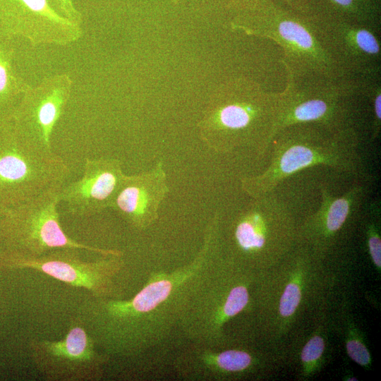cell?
<instances>
[{
  "label": "cell",
  "instance_id": "1",
  "mask_svg": "<svg viewBox=\"0 0 381 381\" xmlns=\"http://www.w3.org/2000/svg\"><path fill=\"white\" fill-rule=\"evenodd\" d=\"M276 82L253 74L226 75L212 92L198 126L202 140L222 155H246L266 167L281 112Z\"/></svg>",
  "mask_w": 381,
  "mask_h": 381
},
{
  "label": "cell",
  "instance_id": "2",
  "mask_svg": "<svg viewBox=\"0 0 381 381\" xmlns=\"http://www.w3.org/2000/svg\"><path fill=\"white\" fill-rule=\"evenodd\" d=\"M362 136L357 129L332 131L311 123L286 126L274 138L266 167L256 174L241 177V188L248 196H259L291 176L319 166L353 179L370 177L361 151Z\"/></svg>",
  "mask_w": 381,
  "mask_h": 381
},
{
  "label": "cell",
  "instance_id": "3",
  "mask_svg": "<svg viewBox=\"0 0 381 381\" xmlns=\"http://www.w3.org/2000/svg\"><path fill=\"white\" fill-rule=\"evenodd\" d=\"M231 13V28L274 42L282 53L285 71L291 74L346 76L325 47L313 14L281 0H256Z\"/></svg>",
  "mask_w": 381,
  "mask_h": 381
},
{
  "label": "cell",
  "instance_id": "4",
  "mask_svg": "<svg viewBox=\"0 0 381 381\" xmlns=\"http://www.w3.org/2000/svg\"><path fill=\"white\" fill-rule=\"evenodd\" d=\"M285 71L278 131L303 123L332 131H363L365 110L370 109L357 77L298 76Z\"/></svg>",
  "mask_w": 381,
  "mask_h": 381
},
{
  "label": "cell",
  "instance_id": "5",
  "mask_svg": "<svg viewBox=\"0 0 381 381\" xmlns=\"http://www.w3.org/2000/svg\"><path fill=\"white\" fill-rule=\"evenodd\" d=\"M61 186L48 189L0 212V243L3 249L28 256H40L67 248L102 255H121L117 250L80 243L65 233L57 210Z\"/></svg>",
  "mask_w": 381,
  "mask_h": 381
},
{
  "label": "cell",
  "instance_id": "6",
  "mask_svg": "<svg viewBox=\"0 0 381 381\" xmlns=\"http://www.w3.org/2000/svg\"><path fill=\"white\" fill-rule=\"evenodd\" d=\"M70 170L52 152L32 147L16 135L12 121L0 140V212L65 183Z\"/></svg>",
  "mask_w": 381,
  "mask_h": 381
},
{
  "label": "cell",
  "instance_id": "7",
  "mask_svg": "<svg viewBox=\"0 0 381 381\" xmlns=\"http://www.w3.org/2000/svg\"><path fill=\"white\" fill-rule=\"evenodd\" d=\"M121 255H103L83 260L75 248H59L40 256H28L0 250V270L30 269L45 274L69 286L84 289L95 297H110L114 278L124 264Z\"/></svg>",
  "mask_w": 381,
  "mask_h": 381
},
{
  "label": "cell",
  "instance_id": "8",
  "mask_svg": "<svg viewBox=\"0 0 381 381\" xmlns=\"http://www.w3.org/2000/svg\"><path fill=\"white\" fill-rule=\"evenodd\" d=\"M29 350L36 369L50 381L97 380L109 358L97 351L94 339L78 315L71 320L63 338H33Z\"/></svg>",
  "mask_w": 381,
  "mask_h": 381
},
{
  "label": "cell",
  "instance_id": "9",
  "mask_svg": "<svg viewBox=\"0 0 381 381\" xmlns=\"http://www.w3.org/2000/svg\"><path fill=\"white\" fill-rule=\"evenodd\" d=\"M73 81L67 73L44 78L22 95L11 121L20 140L36 149L52 152L51 137L71 98Z\"/></svg>",
  "mask_w": 381,
  "mask_h": 381
},
{
  "label": "cell",
  "instance_id": "10",
  "mask_svg": "<svg viewBox=\"0 0 381 381\" xmlns=\"http://www.w3.org/2000/svg\"><path fill=\"white\" fill-rule=\"evenodd\" d=\"M325 47L346 76L381 71V28L313 14Z\"/></svg>",
  "mask_w": 381,
  "mask_h": 381
},
{
  "label": "cell",
  "instance_id": "11",
  "mask_svg": "<svg viewBox=\"0 0 381 381\" xmlns=\"http://www.w3.org/2000/svg\"><path fill=\"white\" fill-rule=\"evenodd\" d=\"M0 28L33 46H66L79 40L82 25L58 14L47 0H0Z\"/></svg>",
  "mask_w": 381,
  "mask_h": 381
},
{
  "label": "cell",
  "instance_id": "12",
  "mask_svg": "<svg viewBox=\"0 0 381 381\" xmlns=\"http://www.w3.org/2000/svg\"><path fill=\"white\" fill-rule=\"evenodd\" d=\"M126 175L116 159H86L82 177L61 186L60 203L73 216L97 214L112 207Z\"/></svg>",
  "mask_w": 381,
  "mask_h": 381
},
{
  "label": "cell",
  "instance_id": "13",
  "mask_svg": "<svg viewBox=\"0 0 381 381\" xmlns=\"http://www.w3.org/2000/svg\"><path fill=\"white\" fill-rule=\"evenodd\" d=\"M169 192L163 163L150 171L126 175L112 209L131 226L144 229L158 218L159 205Z\"/></svg>",
  "mask_w": 381,
  "mask_h": 381
},
{
  "label": "cell",
  "instance_id": "14",
  "mask_svg": "<svg viewBox=\"0 0 381 381\" xmlns=\"http://www.w3.org/2000/svg\"><path fill=\"white\" fill-rule=\"evenodd\" d=\"M320 205L317 211L306 219L303 230L315 243L324 244L346 221L361 211L373 190L372 177L355 179L352 185L336 195L326 182L318 185Z\"/></svg>",
  "mask_w": 381,
  "mask_h": 381
},
{
  "label": "cell",
  "instance_id": "15",
  "mask_svg": "<svg viewBox=\"0 0 381 381\" xmlns=\"http://www.w3.org/2000/svg\"><path fill=\"white\" fill-rule=\"evenodd\" d=\"M14 38L0 28V114L11 119L23 93L30 87L14 66Z\"/></svg>",
  "mask_w": 381,
  "mask_h": 381
},
{
  "label": "cell",
  "instance_id": "16",
  "mask_svg": "<svg viewBox=\"0 0 381 381\" xmlns=\"http://www.w3.org/2000/svg\"><path fill=\"white\" fill-rule=\"evenodd\" d=\"M312 14L381 28V0H308Z\"/></svg>",
  "mask_w": 381,
  "mask_h": 381
},
{
  "label": "cell",
  "instance_id": "17",
  "mask_svg": "<svg viewBox=\"0 0 381 381\" xmlns=\"http://www.w3.org/2000/svg\"><path fill=\"white\" fill-rule=\"evenodd\" d=\"M356 77L368 103L370 114L369 138L373 142L379 138L381 131V71Z\"/></svg>",
  "mask_w": 381,
  "mask_h": 381
},
{
  "label": "cell",
  "instance_id": "18",
  "mask_svg": "<svg viewBox=\"0 0 381 381\" xmlns=\"http://www.w3.org/2000/svg\"><path fill=\"white\" fill-rule=\"evenodd\" d=\"M367 218V242L369 253L374 264L381 267V239L379 233L378 221L380 218L381 205L378 199L368 200L363 207Z\"/></svg>",
  "mask_w": 381,
  "mask_h": 381
},
{
  "label": "cell",
  "instance_id": "19",
  "mask_svg": "<svg viewBox=\"0 0 381 381\" xmlns=\"http://www.w3.org/2000/svg\"><path fill=\"white\" fill-rule=\"evenodd\" d=\"M216 361L221 369L236 372L246 368L250 364L251 358L244 351L229 350L219 353Z\"/></svg>",
  "mask_w": 381,
  "mask_h": 381
},
{
  "label": "cell",
  "instance_id": "20",
  "mask_svg": "<svg viewBox=\"0 0 381 381\" xmlns=\"http://www.w3.org/2000/svg\"><path fill=\"white\" fill-rule=\"evenodd\" d=\"M248 301V294L244 286L234 288L229 294L225 302L223 313L226 318L236 315L246 306Z\"/></svg>",
  "mask_w": 381,
  "mask_h": 381
},
{
  "label": "cell",
  "instance_id": "21",
  "mask_svg": "<svg viewBox=\"0 0 381 381\" xmlns=\"http://www.w3.org/2000/svg\"><path fill=\"white\" fill-rule=\"evenodd\" d=\"M256 0H225L224 7L229 13L239 11ZM293 9L305 13L312 14L308 0H281Z\"/></svg>",
  "mask_w": 381,
  "mask_h": 381
},
{
  "label": "cell",
  "instance_id": "22",
  "mask_svg": "<svg viewBox=\"0 0 381 381\" xmlns=\"http://www.w3.org/2000/svg\"><path fill=\"white\" fill-rule=\"evenodd\" d=\"M300 300L301 291L298 284L292 282L289 284L280 300V314L284 317L291 316L298 306Z\"/></svg>",
  "mask_w": 381,
  "mask_h": 381
},
{
  "label": "cell",
  "instance_id": "23",
  "mask_svg": "<svg viewBox=\"0 0 381 381\" xmlns=\"http://www.w3.org/2000/svg\"><path fill=\"white\" fill-rule=\"evenodd\" d=\"M50 6L61 16L82 25L83 15L76 8L73 0H47Z\"/></svg>",
  "mask_w": 381,
  "mask_h": 381
},
{
  "label": "cell",
  "instance_id": "24",
  "mask_svg": "<svg viewBox=\"0 0 381 381\" xmlns=\"http://www.w3.org/2000/svg\"><path fill=\"white\" fill-rule=\"evenodd\" d=\"M325 348L324 341L319 336H314L303 347L301 358L304 363H310L318 359Z\"/></svg>",
  "mask_w": 381,
  "mask_h": 381
},
{
  "label": "cell",
  "instance_id": "25",
  "mask_svg": "<svg viewBox=\"0 0 381 381\" xmlns=\"http://www.w3.org/2000/svg\"><path fill=\"white\" fill-rule=\"evenodd\" d=\"M346 350L353 361L361 365L367 366L370 363V356L364 344L357 340H349L346 343Z\"/></svg>",
  "mask_w": 381,
  "mask_h": 381
},
{
  "label": "cell",
  "instance_id": "26",
  "mask_svg": "<svg viewBox=\"0 0 381 381\" xmlns=\"http://www.w3.org/2000/svg\"><path fill=\"white\" fill-rule=\"evenodd\" d=\"M11 122V119H8L0 114V140L4 130Z\"/></svg>",
  "mask_w": 381,
  "mask_h": 381
},
{
  "label": "cell",
  "instance_id": "27",
  "mask_svg": "<svg viewBox=\"0 0 381 381\" xmlns=\"http://www.w3.org/2000/svg\"><path fill=\"white\" fill-rule=\"evenodd\" d=\"M181 0H171V3L174 4V5H176L177 4H179Z\"/></svg>",
  "mask_w": 381,
  "mask_h": 381
}]
</instances>
